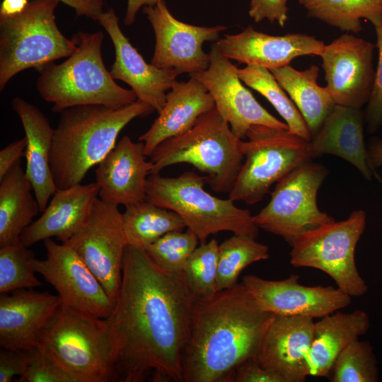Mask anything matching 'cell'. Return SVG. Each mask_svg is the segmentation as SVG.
I'll use <instances>...</instances> for the list:
<instances>
[{
  "label": "cell",
  "instance_id": "17",
  "mask_svg": "<svg viewBox=\"0 0 382 382\" xmlns=\"http://www.w3.org/2000/svg\"><path fill=\"white\" fill-rule=\"evenodd\" d=\"M291 274L282 280L245 275L243 284L264 311L280 316L320 318L351 304V296L332 286H308Z\"/></svg>",
  "mask_w": 382,
  "mask_h": 382
},
{
  "label": "cell",
  "instance_id": "20",
  "mask_svg": "<svg viewBox=\"0 0 382 382\" xmlns=\"http://www.w3.org/2000/svg\"><path fill=\"white\" fill-rule=\"evenodd\" d=\"M215 43L222 54L229 59L269 70L289 65L298 57L320 56L325 45L312 35L303 33L270 35L255 30L251 25L237 34H225Z\"/></svg>",
  "mask_w": 382,
  "mask_h": 382
},
{
  "label": "cell",
  "instance_id": "35",
  "mask_svg": "<svg viewBox=\"0 0 382 382\" xmlns=\"http://www.w3.org/2000/svg\"><path fill=\"white\" fill-rule=\"evenodd\" d=\"M219 243L212 238L192 252L183 270L186 285L195 299H207L216 292Z\"/></svg>",
  "mask_w": 382,
  "mask_h": 382
},
{
  "label": "cell",
  "instance_id": "19",
  "mask_svg": "<svg viewBox=\"0 0 382 382\" xmlns=\"http://www.w3.org/2000/svg\"><path fill=\"white\" fill-rule=\"evenodd\" d=\"M98 22L109 35L115 48V61L110 73L115 80L127 83L137 99L158 113L163 108L167 93L178 76L173 71L148 64L122 32L113 8L103 11Z\"/></svg>",
  "mask_w": 382,
  "mask_h": 382
},
{
  "label": "cell",
  "instance_id": "5",
  "mask_svg": "<svg viewBox=\"0 0 382 382\" xmlns=\"http://www.w3.org/2000/svg\"><path fill=\"white\" fill-rule=\"evenodd\" d=\"M242 139L214 108L199 117L187 131L161 142L150 155L151 174L178 163L192 165L207 174L215 192H229L237 178L244 155Z\"/></svg>",
  "mask_w": 382,
  "mask_h": 382
},
{
  "label": "cell",
  "instance_id": "48",
  "mask_svg": "<svg viewBox=\"0 0 382 382\" xmlns=\"http://www.w3.org/2000/svg\"><path fill=\"white\" fill-rule=\"evenodd\" d=\"M381 127H382V123H381Z\"/></svg>",
  "mask_w": 382,
  "mask_h": 382
},
{
  "label": "cell",
  "instance_id": "4",
  "mask_svg": "<svg viewBox=\"0 0 382 382\" xmlns=\"http://www.w3.org/2000/svg\"><path fill=\"white\" fill-rule=\"evenodd\" d=\"M71 39L76 45L73 54L38 70L37 91L52 105L53 112L83 105L117 108L137 100L134 91L118 85L106 69L101 52L103 32L79 31Z\"/></svg>",
  "mask_w": 382,
  "mask_h": 382
},
{
  "label": "cell",
  "instance_id": "1",
  "mask_svg": "<svg viewBox=\"0 0 382 382\" xmlns=\"http://www.w3.org/2000/svg\"><path fill=\"white\" fill-rule=\"evenodd\" d=\"M183 276L160 268L128 245L113 311L106 318L115 346V381L183 382L192 303Z\"/></svg>",
  "mask_w": 382,
  "mask_h": 382
},
{
  "label": "cell",
  "instance_id": "12",
  "mask_svg": "<svg viewBox=\"0 0 382 382\" xmlns=\"http://www.w3.org/2000/svg\"><path fill=\"white\" fill-rule=\"evenodd\" d=\"M62 243L77 253L115 303L128 245L118 206L96 197L81 226Z\"/></svg>",
  "mask_w": 382,
  "mask_h": 382
},
{
  "label": "cell",
  "instance_id": "16",
  "mask_svg": "<svg viewBox=\"0 0 382 382\" xmlns=\"http://www.w3.org/2000/svg\"><path fill=\"white\" fill-rule=\"evenodd\" d=\"M375 47L348 33L325 45L320 57L325 87L336 105L361 109L368 103L375 79Z\"/></svg>",
  "mask_w": 382,
  "mask_h": 382
},
{
  "label": "cell",
  "instance_id": "22",
  "mask_svg": "<svg viewBox=\"0 0 382 382\" xmlns=\"http://www.w3.org/2000/svg\"><path fill=\"white\" fill-rule=\"evenodd\" d=\"M57 295L18 289L0 295V345L26 351L40 337L59 308Z\"/></svg>",
  "mask_w": 382,
  "mask_h": 382
},
{
  "label": "cell",
  "instance_id": "41",
  "mask_svg": "<svg viewBox=\"0 0 382 382\" xmlns=\"http://www.w3.org/2000/svg\"><path fill=\"white\" fill-rule=\"evenodd\" d=\"M288 0H250L248 14L255 22L267 19L284 27L289 19Z\"/></svg>",
  "mask_w": 382,
  "mask_h": 382
},
{
  "label": "cell",
  "instance_id": "34",
  "mask_svg": "<svg viewBox=\"0 0 382 382\" xmlns=\"http://www.w3.org/2000/svg\"><path fill=\"white\" fill-rule=\"evenodd\" d=\"M329 378L332 382L378 381L377 359L371 343L357 339L348 345L336 358Z\"/></svg>",
  "mask_w": 382,
  "mask_h": 382
},
{
  "label": "cell",
  "instance_id": "23",
  "mask_svg": "<svg viewBox=\"0 0 382 382\" xmlns=\"http://www.w3.org/2000/svg\"><path fill=\"white\" fill-rule=\"evenodd\" d=\"M214 108L212 96L198 79L190 77L186 81H175L158 116L139 137L144 143L146 156H150L165 140L187 131L200 116Z\"/></svg>",
  "mask_w": 382,
  "mask_h": 382
},
{
  "label": "cell",
  "instance_id": "45",
  "mask_svg": "<svg viewBox=\"0 0 382 382\" xmlns=\"http://www.w3.org/2000/svg\"><path fill=\"white\" fill-rule=\"evenodd\" d=\"M366 146L371 168L382 166V139L373 137L369 139Z\"/></svg>",
  "mask_w": 382,
  "mask_h": 382
},
{
  "label": "cell",
  "instance_id": "39",
  "mask_svg": "<svg viewBox=\"0 0 382 382\" xmlns=\"http://www.w3.org/2000/svg\"><path fill=\"white\" fill-rule=\"evenodd\" d=\"M378 60L373 89L365 112V123L369 133L374 134L382 123V25L375 28Z\"/></svg>",
  "mask_w": 382,
  "mask_h": 382
},
{
  "label": "cell",
  "instance_id": "31",
  "mask_svg": "<svg viewBox=\"0 0 382 382\" xmlns=\"http://www.w3.org/2000/svg\"><path fill=\"white\" fill-rule=\"evenodd\" d=\"M307 16L340 29L359 33L361 19L374 28L382 25V0H299Z\"/></svg>",
  "mask_w": 382,
  "mask_h": 382
},
{
  "label": "cell",
  "instance_id": "36",
  "mask_svg": "<svg viewBox=\"0 0 382 382\" xmlns=\"http://www.w3.org/2000/svg\"><path fill=\"white\" fill-rule=\"evenodd\" d=\"M21 239L0 247V293L42 285L33 267L34 253Z\"/></svg>",
  "mask_w": 382,
  "mask_h": 382
},
{
  "label": "cell",
  "instance_id": "10",
  "mask_svg": "<svg viewBox=\"0 0 382 382\" xmlns=\"http://www.w3.org/2000/svg\"><path fill=\"white\" fill-rule=\"evenodd\" d=\"M364 210L353 211L347 219L326 224L299 236L291 245L290 263L312 267L328 274L337 288L352 296L368 291L355 262V249L365 229Z\"/></svg>",
  "mask_w": 382,
  "mask_h": 382
},
{
  "label": "cell",
  "instance_id": "25",
  "mask_svg": "<svg viewBox=\"0 0 382 382\" xmlns=\"http://www.w3.org/2000/svg\"><path fill=\"white\" fill-rule=\"evenodd\" d=\"M365 112L360 108L335 105L320 129L309 141L311 158L337 156L359 170L367 180L373 172L364 141Z\"/></svg>",
  "mask_w": 382,
  "mask_h": 382
},
{
  "label": "cell",
  "instance_id": "9",
  "mask_svg": "<svg viewBox=\"0 0 382 382\" xmlns=\"http://www.w3.org/2000/svg\"><path fill=\"white\" fill-rule=\"evenodd\" d=\"M241 143L245 161L228 192L233 202H260L272 185L312 158L309 141L288 129L253 125Z\"/></svg>",
  "mask_w": 382,
  "mask_h": 382
},
{
  "label": "cell",
  "instance_id": "7",
  "mask_svg": "<svg viewBox=\"0 0 382 382\" xmlns=\"http://www.w3.org/2000/svg\"><path fill=\"white\" fill-rule=\"evenodd\" d=\"M207 176L187 171L174 178L150 174L146 200L175 212L201 243L221 231L254 238L259 228L248 209H241L231 199H221L204 190Z\"/></svg>",
  "mask_w": 382,
  "mask_h": 382
},
{
  "label": "cell",
  "instance_id": "26",
  "mask_svg": "<svg viewBox=\"0 0 382 382\" xmlns=\"http://www.w3.org/2000/svg\"><path fill=\"white\" fill-rule=\"evenodd\" d=\"M11 106L21 122L27 139L25 175L42 212L57 190L50 164L54 129L37 106L22 98H13Z\"/></svg>",
  "mask_w": 382,
  "mask_h": 382
},
{
  "label": "cell",
  "instance_id": "37",
  "mask_svg": "<svg viewBox=\"0 0 382 382\" xmlns=\"http://www.w3.org/2000/svg\"><path fill=\"white\" fill-rule=\"evenodd\" d=\"M199 241L196 234L187 231H170L145 250L151 259L162 270L172 274H181L186 262L196 249Z\"/></svg>",
  "mask_w": 382,
  "mask_h": 382
},
{
  "label": "cell",
  "instance_id": "44",
  "mask_svg": "<svg viewBox=\"0 0 382 382\" xmlns=\"http://www.w3.org/2000/svg\"><path fill=\"white\" fill-rule=\"evenodd\" d=\"M72 8L77 16H84L93 21L98 20L103 12V0H57Z\"/></svg>",
  "mask_w": 382,
  "mask_h": 382
},
{
  "label": "cell",
  "instance_id": "28",
  "mask_svg": "<svg viewBox=\"0 0 382 382\" xmlns=\"http://www.w3.org/2000/svg\"><path fill=\"white\" fill-rule=\"evenodd\" d=\"M33 192L20 159L0 179V247L19 239L41 212Z\"/></svg>",
  "mask_w": 382,
  "mask_h": 382
},
{
  "label": "cell",
  "instance_id": "14",
  "mask_svg": "<svg viewBox=\"0 0 382 382\" xmlns=\"http://www.w3.org/2000/svg\"><path fill=\"white\" fill-rule=\"evenodd\" d=\"M142 11L155 35L151 64L171 70L177 76L184 73L190 75L209 67L210 55L203 50V44L217 41L226 26H197L183 23L171 14L164 0L143 7Z\"/></svg>",
  "mask_w": 382,
  "mask_h": 382
},
{
  "label": "cell",
  "instance_id": "38",
  "mask_svg": "<svg viewBox=\"0 0 382 382\" xmlns=\"http://www.w3.org/2000/svg\"><path fill=\"white\" fill-rule=\"evenodd\" d=\"M28 361L21 382H78L40 346L26 350Z\"/></svg>",
  "mask_w": 382,
  "mask_h": 382
},
{
  "label": "cell",
  "instance_id": "13",
  "mask_svg": "<svg viewBox=\"0 0 382 382\" xmlns=\"http://www.w3.org/2000/svg\"><path fill=\"white\" fill-rule=\"evenodd\" d=\"M46 258H33V267L57 291L60 305L100 318H108L115 303L77 253L52 238L43 241Z\"/></svg>",
  "mask_w": 382,
  "mask_h": 382
},
{
  "label": "cell",
  "instance_id": "15",
  "mask_svg": "<svg viewBox=\"0 0 382 382\" xmlns=\"http://www.w3.org/2000/svg\"><path fill=\"white\" fill-rule=\"evenodd\" d=\"M209 55V67L190 76L204 84L214 99L217 112L236 137L243 140L253 125L289 129L285 122L264 108L243 86L238 68L222 54L216 43L212 45Z\"/></svg>",
  "mask_w": 382,
  "mask_h": 382
},
{
  "label": "cell",
  "instance_id": "47",
  "mask_svg": "<svg viewBox=\"0 0 382 382\" xmlns=\"http://www.w3.org/2000/svg\"><path fill=\"white\" fill-rule=\"evenodd\" d=\"M28 3V0H3L0 5V16H11L20 13Z\"/></svg>",
  "mask_w": 382,
  "mask_h": 382
},
{
  "label": "cell",
  "instance_id": "6",
  "mask_svg": "<svg viewBox=\"0 0 382 382\" xmlns=\"http://www.w3.org/2000/svg\"><path fill=\"white\" fill-rule=\"evenodd\" d=\"M37 345L78 382L115 381V346L106 318L59 305Z\"/></svg>",
  "mask_w": 382,
  "mask_h": 382
},
{
  "label": "cell",
  "instance_id": "29",
  "mask_svg": "<svg viewBox=\"0 0 382 382\" xmlns=\"http://www.w3.org/2000/svg\"><path fill=\"white\" fill-rule=\"evenodd\" d=\"M270 71L294 102L311 137H314L336 105L326 87L318 83L319 67L313 64L300 71L289 64Z\"/></svg>",
  "mask_w": 382,
  "mask_h": 382
},
{
  "label": "cell",
  "instance_id": "33",
  "mask_svg": "<svg viewBox=\"0 0 382 382\" xmlns=\"http://www.w3.org/2000/svg\"><path fill=\"white\" fill-rule=\"evenodd\" d=\"M240 234H233L219 245L217 291L236 285L242 270L249 265L269 258V248Z\"/></svg>",
  "mask_w": 382,
  "mask_h": 382
},
{
  "label": "cell",
  "instance_id": "43",
  "mask_svg": "<svg viewBox=\"0 0 382 382\" xmlns=\"http://www.w3.org/2000/svg\"><path fill=\"white\" fill-rule=\"evenodd\" d=\"M26 146L27 139L24 137L11 142L0 151V179L25 156Z\"/></svg>",
  "mask_w": 382,
  "mask_h": 382
},
{
  "label": "cell",
  "instance_id": "11",
  "mask_svg": "<svg viewBox=\"0 0 382 382\" xmlns=\"http://www.w3.org/2000/svg\"><path fill=\"white\" fill-rule=\"evenodd\" d=\"M328 175L327 168L311 160L295 168L277 183L269 203L253 216L256 226L291 246L301 234L335 221L317 204Z\"/></svg>",
  "mask_w": 382,
  "mask_h": 382
},
{
  "label": "cell",
  "instance_id": "40",
  "mask_svg": "<svg viewBox=\"0 0 382 382\" xmlns=\"http://www.w3.org/2000/svg\"><path fill=\"white\" fill-rule=\"evenodd\" d=\"M222 382H284L277 374L265 369L255 357L238 364Z\"/></svg>",
  "mask_w": 382,
  "mask_h": 382
},
{
  "label": "cell",
  "instance_id": "2",
  "mask_svg": "<svg viewBox=\"0 0 382 382\" xmlns=\"http://www.w3.org/2000/svg\"><path fill=\"white\" fill-rule=\"evenodd\" d=\"M273 314L236 284L194 299L183 356V382H222L241 362L255 357Z\"/></svg>",
  "mask_w": 382,
  "mask_h": 382
},
{
  "label": "cell",
  "instance_id": "18",
  "mask_svg": "<svg viewBox=\"0 0 382 382\" xmlns=\"http://www.w3.org/2000/svg\"><path fill=\"white\" fill-rule=\"evenodd\" d=\"M313 318L274 315L260 340L256 357L284 382H303L309 376L308 354Z\"/></svg>",
  "mask_w": 382,
  "mask_h": 382
},
{
  "label": "cell",
  "instance_id": "21",
  "mask_svg": "<svg viewBox=\"0 0 382 382\" xmlns=\"http://www.w3.org/2000/svg\"><path fill=\"white\" fill-rule=\"evenodd\" d=\"M144 143L124 136L98 164L96 183L98 197L125 207L146 199V181L152 164L146 160Z\"/></svg>",
  "mask_w": 382,
  "mask_h": 382
},
{
  "label": "cell",
  "instance_id": "8",
  "mask_svg": "<svg viewBox=\"0 0 382 382\" xmlns=\"http://www.w3.org/2000/svg\"><path fill=\"white\" fill-rule=\"evenodd\" d=\"M57 0H32L20 13L0 16V91L23 70L37 71L73 54L76 45L59 29Z\"/></svg>",
  "mask_w": 382,
  "mask_h": 382
},
{
  "label": "cell",
  "instance_id": "46",
  "mask_svg": "<svg viewBox=\"0 0 382 382\" xmlns=\"http://www.w3.org/2000/svg\"><path fill=\"white\" fill-rule=\"evenodd\" d=\"M160 0H127L124 23L126 25H131L134 22L137 13L141 7L154 6Z\"/></svg>",
  "mask_w": 382,
  "mask_h": 382
},
{
  "label": "cell",
  "instance_id": "32",
  "mask_svg": "<svg viewBox=\"0 0 382 382\" xmlns=\"http://www.w3.org/2000/svg\"><path fill=\"white\" fill-rule=\"evenodd\" d=\"M241 80L264 96L275 108L288 126V131L310 141L312 139L306 121L285 90L267 69L246 65L238 69Z\"/></svg>",
  "mask_w": 382,
  "mask_h": 382
},
{
  "label": "cell",
  "instance_id": "24",
  "mask_svg": "<svg viewBox=\"0 0 382 382\" xmlns=\"http://www.w3.org/2000/svg\"><path fill=\"white\" fill-rule=\"evenodd\" d=\"M98 191L96 182L57 189L42 215L23 231L21 241L28 247L52 238L64 243L86 220Z\"/></svg>",
  "mask_w": 382,
  "mask_h": 382
},
{
  "label": "cell",
  "instance_id": "42",
  "mask_svg": "<svg viewBox=\"0 0 382 382\" xmlns=\"http://www.w3.org/2000/svg\"><path fill=\"white\" fill-rule=\"evenodd\" d=\"M26 351L1 347L0 351V382H10L21 376L26 369Z\"/></svg>",
  "mask_w": 382,
  "mask_h": 382
},
{
  "label": "cell",
  "instance_id": "3",
  "mask_svg": "<svg viewBox=\"0 0 382 382\" xmlns=\"http://www.w3.org/2000/svg\"><path fill=\"white\" fill-rule=\"evenodd\" d=\"M154 111L151 105L137 99L117 108L83 105L59 112L50 156L57 188L81 183L88 171L115 147L120 132L127 125Z\"/></svg>",
  "mask_w": 382,
  "mask_h": 382
},
{
  "label": "cell",
  "instance_id": "30",
  "mask_svg": "<svg viewBox=\"0 0 382 382\" xmlns=\"http://www.w3.org/2000/svg\"><path fill=\"white\" fill-rule=\"evenodd\" d=\"M122 226L127 244L143 250L166 233L186 227L175 212L146 199L126 207Z\"/></svg>",
  "mask_w": 382,
  "mask_h": 382
},
{
  "label": "cell",
  "instance_id": "27",
  "mask_svg": "<svg viewBox=\"0 0 382 382\" xmlns=\"http://www.w3.org/2000/svg\"><path fill=\"white\" fill-rule=\"evenodd\" d=\"M369 327L368 313L359 309L350 313L337 311L314 322L308 354L309 376L329 377L340 353L365 335Z\"/></svg>",
  "mask_w": 382,
  "mask_h": 382
}]
</instances>
